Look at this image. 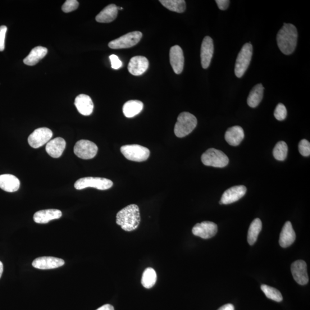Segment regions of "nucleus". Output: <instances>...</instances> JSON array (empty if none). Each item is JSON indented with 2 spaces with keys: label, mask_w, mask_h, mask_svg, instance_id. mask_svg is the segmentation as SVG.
Returning <instances> with one entry per match:
<instances>
[{
  "label": "nucleus",
  "mask_w": 310,
  "mask_h": 310,
  "mask_svg": "<svg viewBox=\"0 0 310 310\" xmlns=\"http://www.w3.org/2000/svg\"><path fill=\"white\" fill-rule=\"evenodd\" d=\"M48 50L43 47H36L32 49L28 56L24 59V63L26 65L33 66L37 64L41 59L46 56Z\"/></svg>",
  "instance_id": "393cba45"
},
{
  "label": "nucleus",
  "mask_w": 310,
  "mask_h": 310,
  "mask_svg": "<svg viewBox=\"0 0 310 310\" xmlns=\"http://www.w3.org/2000/svg\"><path fill=\"white\" fill-rule=\"evenodd\" d=\"M218 310H235V307L234 305L231 304H226L223 305V306L219 308Z\"/></svg>",
  "instance_id": "58836bf2"
},
{
  "label": "nucleus",
  "mask_w": 310,
  "mask_h": 310,
  "mask_svg": "<svg viewBox=\"0 0 310 310\" xmlns=\"http://www.w3.org/2000/svg\"><path fill=\"white\" fill-rule=\"evenodd\" d=\"M143 103L138 100H130L123 106L122 112L126 117L132 118L143 111Z\"/></svg>",
  "instance_id": "a878e982"
},
{
  "label": "nucleus",
  "mask_w": 310,
  "mask_h": 310,
  "mask_svg": "<svg viewBox=\"0 0 310 310\" xmlns=\"http://www.w3.org/2000/svg\"><path fill=\"white\" fill-rule=\"evenodd\" d=\"M118 7L111 4L104 9L95 17V20L101 23H109L116 19L118 15Z\"/></svg>",
  "instance_id": "b1692460"
},
{
  "label": "nucleus",
  "mask_w": 310,
  "mask_h": 310,
  "mask_svg": "<svg viewBox=\"0 0 310 310\" xmlns=\"http://www.w3.org/2000/svg\"><path fill=\"white\" fill-rule=\"evenodd\" d=\"M7 27L5 25L0 27V51H3L5 48V39Z\"/></svg>",
  "instance_id": "c9c22d12"
},
{
  "label": "nucleus",
  "mask_w": 310,
  "mask_h": 310,
  "mask_svg": "<svg viewBox=\"0 0 310 310\" xmlns=\"http://www.w3.org/2000/svg\"><path fill=\"white\" fill-rule=\"evenodd\" d=\"M141 221L139 208L136 204L129 205L121 210L116 216V223L127 231H133L138 227Z\"/></svg>",
  "instance_id": "f03ea898"
},
{
  "label": "nucleus",
  "mask_w": 310,
  "mask_h": 310,
  "mask_svg": "<svg viewBox=\"0 0 310 310\" xmlns=\"http://www.w3.org/2000/svg\"><path fill=\"white\" fill-rule=\"evenodd\" d=\"M62 213L57 209L43 210L35 213L34 220L38 223H47L49 221L60 218Z\"/></svg>",
  "instance_id": "412c9836"
},
{
  "label": "nucleus",
  "mask_w": 310,
  "mask_h": 310,
  "mask_svg": "<svg viewBox=\"0 0 310 310\" xmlns=\"http://www.w3.org/2000/svg\"><path fill=\"white\" fill-rule=\"evenodd\" d=\"M53 133L47 127L36 129L29 137L28 141L31 147L38 148L47 144L53 138Z\"/></svg>",
  "instance_id": "9d476101"
},
{
  "label": "nucleus",
  "mask_w": 310,
  "mask_h": 310,
  "mask_svg": "<svg viewBox=\"0 0 310 310\" xmlns=\"http://www.w3.org/2000/svg\"><path fill=\"white\" fill-rule=\"evenodd\" d=\"M214 53V43L213 39L210 36H206L203 39L201 49H200V59L201 65L204 69H206L212 61Z\"/></svg>",
  "instance_id": "2eb2a0df"
},
{
  "label": "nucleus",
  "mask_w": 310,
  "mask_h": 310,
  "mask_svg": "<svg viewBox=\"0 0 310 310\" xmlns=\"http://www.w3.org/2000/svg\"><path fill=\"white\" fill-rule=\"evenodd\" d=\"M218 227L215 223L204 221L197 223L193 228V234L203 239H209L216 236Z\"/></svg>",
  "instance_id": "9b49d317"
},
{
  "label": "nucleus",
  "mask_w": 310,
  "mask_h": 310,
  "mask_svg": "<svg viewBox=\"0 0 310 310\" xmlns=\"http://www.w3.org/2000/svg\"><path fill=\"white\" fill-rule=\"evenodd\" d=\"M170 60L173 70L176 74H181L184 67L185 58L183 50L176 45L170 49Z\"/></svg>",
  "instance_id": "4468645a"
},
{
  "label": "nucleus",
  "mask_w": 310,
  "mask_h": 310,
  "mask_svg": "<svg viewBox=\"0 0 310 310\" xmlns=\"http://www.w3.org/2000/svg\"><path fill=\"white\" fill-rule=\"evenodd\" d=\"M299 151L302 156L307 157L310 155V143L307 140L303 139L298 145Z\"/></svg>",
  "instance_id": "f704fd0d"
},
{
  "label": "nucleus",
  "mask_w": 310,
  "mask_h": 310,
  "mask_svg": "<svg viewBox=\"0 0 310 310\" xmlns=\"http://www.w3.org/2000/svg\"><path fill=\"white\" fill-rule=\"evenodd\" d=\"M66 141L62 138H57L50 140L45 147V150L50 157L54 158H59L65 149Z\"/></svg>",
  "instance_id": "aec40b11"
},
{
  "label": "nucleus",
  "mask_w": 310,
  "mask_h": 310,
  "mask_svg": "<svg viewBox=\"0 0 310 310\" xmlns=\"http://www.w3.org/2000/svg\"><path fill=\"white\" fill-rule=\"evenodd\" d=\"M97 310H115L114 307L111 304H105L102 307H99Z\"/></svg>",
  "instance_id": "ea45409f"
},
{
  "label": "nucleus",
  "mask_w": 310,
  "mask_h": 310,
  "mask_svg": "<svg viewBox=\"0 0 310 310\" xmlns=\"http://www.w3.org/2000/svg\"><path fill=\"white\" fill-rule=\"evenodd\" d=\"M264 88L262 84L254 86L250 91L247 99V103L250 108L257 107L263 98Z\"/></svg>",
  "instance_id": "bb28decb"
},
{
  "label": "nucleus",
  "mask_w": 310,
  "mask_h": 310,
  "mask_svg": "<svg viewBox=\"0 0 310 310\" xmlns=\"http://www.w3.org/2000/svg\"><path fill=\"white\" fill-rule=\"evenodd\" d=\"M79 6V3L76 0H67L63 4L62 10L65 13H69L76 10Z\"/></svg>",
  "instance_id": "72a5a7b5"
},
{
  "label": "nucleus",
  "mask_w": 310,
  "mask_h": 310,
  "mask_svg": "<svg viewBox=\"0 0 310 310\" xmlns=\"http://www.w3.org/2000/svg\"><path fill=\"white\" fill-rule=\"evenodd\" d=\"M74 152L76 157L88 160L96 156L98 147L96 144L91 141L81 140L75 144Z\"/></svg>",
  "instance_id": "1a4fd4ad"
},
{
  "label": "nucleus",
  "mask_w": 310,
  "mask_h": 310,
  "mask_svg": "<svg viewBox=\"0 0 310 310\" xmlns=\"http://www.w3.org/2000/svg\"><path fill=\"white\" fill-rule=\"evenodd\" d=\"M246 193H247V188L244 186L231 187L223 193L220 204H229L237 202L242 198Z\"/></svg>",
  "instance_id": "f8f14e48"
},
{
  "label": "nucleus",
  "mask_w": 310,
  "mask_h": 310,
  "mask_svg": "<svg viewBox=\"0 0 310 310\" xmlns=\"http://www.w3.org/2000/svg\"><path fill=\"white\" fill-rule=\"evenodd\" d=\"M109 59H110L112 67L113 69H119L122 67V63L116 55H112V56L109 57Z\"/></svg>",
  "instance_id": "e433bc0d"
},
{
  "label": "nucleus",
  "mask_w": 310,
  "mask_h": 310,
  "mask_svg": "<svg viewBox=\"0 0 310 310\" xmlns=\"http://www.w3.org/2000/svg\"><path fill=\"white\" fill-rule=\"evenodd\" d=\"M262 229V222L259 218L254 220L250 224L248 232V242L253 245L258 238L259 235Z\"/></svg>",
  "instance_id": "cd10ccee"
},
{
  "label": "nucleus",
  "mask_w": 310,
  "mask_h": 310,
  "mask_svg": "<svg viewBox=\"0 0 310 310\" xmlns=\"http://www.w3.org/2000/svg\"><path fill=\"white\" fill-rule=\"evenodd\" d=\"M287 153H288V146L285 141H280L278 142L273 150V157L277 161H285Z\"/></svg>",
  "instance_id": "7c9ffc66"
},
{
  "label": "nucleus",
  "mask_w": 310,
  "mask_h": 310,
  "mask_svg": "<svg viewBox=\"0 0 310 310\" xmlns=\"http://www.w3.org/2000/svg\"><path fill=\"white\" fill-rule=\"evenodd\" d=\"M142 36L143 34L140 31L131 32L112 40L108 46L112 49L129 48L139 43Z\"/></svg>",
  "instance_id": "6e6552de"
},
{
  "label": "nucleus",
  "mask_w": 310,
  "mask_h": 310,
  "mask_svg": "<svg viewBox=\"0 0 310 310\" xmlns=\"http://www.w3.org/2000/svg\"><path fill=\"white\" fill-rule=\"evenodd\" d=\"M244 132L240 126H234L229 127L225 134V139L227 143L231 146H238L244 139Z\"/></svg>",
  "instance_id": "5701e85b"
},
{
  "label": "nucleus",
  "mask_w": 310,
  "mask_h": 310,
  "mask_svg": "<svg viewBox=\"0 0 310 310\" xmlns=\"http://www.w3.org/2000/svg\"><path fill=\"white\" fill-rule=\"evenodd\" d=\"M253 56V46L251 43H246L238 54L235 64V72L237 77H242L251 62Z\"/></svg>",
  "instance_id": "20e7f679"
},
{
  "label": "nucleus",
  "mask_w": 310,
  "mask_h": 310,
  "mask_svg": "<svg viewBox=\"0 0 310 310\" xmlns=\"http://www.w3.org/2000/svg\"><path fill=\"white\" fill-rule=\"evenodd\" d=\"M298 34L295 25L284 23L277 35V43L280 51L285 55L293 53L298 42Z\"/></svg>",
  "instance_id": "f257e3e1"
},
{
  "label": "nucleus",
  "mask_w": 310,
  "mask_h": 310,
  "mask_svg": "<svg viewBox=\"0 0 310 310\" xmlns=\"http://www.w3.org/2000/svg\"><path fill=\"white\" fill-rule=\"evenodd\" d=\"M149 67V62L147 58L142 56L132 58L127 66V69L131 74L139 76L144 74Z\"/></svg>",
  "instance_id": "f3484780"
},
{
  "label": "nucleus",
  "mask_w": 310,
  "mask_h": 310,
  "mask_svg": "<svg viewBox=\"0 0 310 310\" xmlns=\"http://www.w3.org/2000/svg\"><path fill=\"white\" fill-rule=\"evenodd\" d=\"M295 239V232L291 222L290 221L286 222L280 232V245L282 248L289 247L294 243Z\"/></svg>",
  "instance_id": "6ab92c4d"
},
{
  "label": "nucleus",
  "mask_w": 310,
  "mask_h": 310,
  "mask_svg": "<svg viewBox=\"0 0 310 310\" xmlns=\"http://www.w3.org/2000/svg\"><path fill=\"white\" fill-rule=\"evenodd\" d=\"M203 165L217 168L226 167L229 164V158L220 150L210 148L201 157Z\"/></svg>",
  "instance_id": "39448f33"
},
{
  "label": "nucleus",
  "mask_w": 310,
  "mask_h": 310,
  "mask_svg": "<svg viewBox=\"0 0 310 310\" xmlns=\"http://www.w3.org/2000/svg\"><path fill=\"white\" fill-rule=\"evenodd\" d=\"M261 289L268 298L277 302H280L282 300V295L279 290L266 285H262Z\"/></svg>",
  "instance_id": "2f4dec72"
},
{
  "label": "nucleus",
  "mask_w": 310,
  "mask_h": 310,
  "mask_svg": "<svg viewBox=\"0 0 310 310\" xmlns=\"http://www.w3.org/2000/svg\"><path fill=\"white\" fill-rule=\"evenodd\" d=\"M197 125V119L189 112H182L177 118L174 133L177 138H182L189 135Z\"/></svg>",
  "instance_id": "7ed1b4c3"
},
{
  "label": "nucleus",
  "mask_w": 310,
  "mask_h": 310,
  "mask_svg": "<svg viewBox=\"0 0 310 310\" xmlns=\"http://www.w3.org/2000/svg\"><path fill=\"white\" fill-rule=\"evenodd\" d=\"M3 273V264L0 262V278L2 277Z\"/></svg>",
  "instance_id": "a19ab883"
},
{
  "label": "nucleus",
  "mask_w": 310,
  "mask_h": 310,
  "mask_svg": "<svg viewBox=\"0 0 310 310\" xmlns=\"http://www.w3.org/2000/svg\"><path fill=\"white\" fill-rule=\"evenodd\" d=\"M216 3H217L219 9L222 11L227 10L230 4V1H229V0H217Z\"/></svg>",
  "instance_id": "4c0bfd02"
},
{
  "label": "nucleus",
  "mask_w": 310,
  "mask_h": 310,
  "mask_svg": "<svg viewBox=\"0 0 310 310\" xmlns=\"http://www.w3.org/2000/svg\"><path fill=\"white\" fill-rule=\"evenodd\" d=\"M159 2L168 10L173 12L183 13L186 10V4L184 0H161Z\"/></svg>",
  "instance_id": "c85d7f7f"
},
{
  "label": "nucleus",
  "mask_w": 310,
  "mask_h": 310,
  "mask_svg": "<svg viewBox=\"0 0 310 310\" xmlns=\"http://www.w3.org/2000/svg\"><path fill=\"white\" fill-rule=\"evenodd\" d=\"M113 185L111 180L98 177H85L77 180L74 187L76 190H83L88 188H93L100 190L111 189Z\"/></svg>",
  "instance_id": "0eeeda50"
},
{
  "label": "nucleus",
  "mask_w": 310,
  "mask_h": 310,
  "mask_svg": "<svg viewBox=\"0 0 310 310\" xmlns=\"http://www.w3.org/2000/svg\"><path fill=\"white\" fill-rule=\"evenodd\" d=\"M20 182L14 175L4 174L0 175V188L9 193L15 192L19 189Z\"/></svg>",
  "instance_id": "4be33fe9"
},
{
  "label": "nucleus",
  "mask_w": 310,
  "mask_h": 310,
  "mask_svg": "<svg viewBox=\"0 0 310 310\" xmlns=\"http://www.w3.org/2000/svg\"><path fill=\"white\" fill-rule=\"evenodd\" d=\"M75 106L77 111L84 116L92 115L94 109L92 99L88 95L80 94L75 99Z\"/></svg>",
  "instance_id": "a211bd4d"
},
{
  "label": "nucleus",
  "mask_w": 310,
  "mask_h": 310,
  "mask_svg": "<svg viewBox=\"0 0 310 310\" xmlns=\"http://www.w3.org/2000/svg\"><path fill=\"white\" fill-rule=\"evenodd\" d=\"M123 155L131 161L141 162L147 161L150 155L149 150L138 144L125 145L121 147Z\"/></svg>",
  "instance_id": "423d86ee"
},
{
  "label": "nucleus",
  "mask_w": 310,
  "mask_h": 310,
  "mask_svg": "<svg viewBox=\"0 0 310 310\" xmlns=\"http://www.w3.org/2000/svg\"><path fill=\"white\" fill-rule=\"evenodd\" d=\"M287 115V111L283 104L280 103L277 105L274 111V116L277 120L283 121Z\"/></svg>",
  "instance_id": "473e14b6"
},
{
  "label": "nucleus",
  "mask_w": 310,
  "mask_h": 310,
  "mask_svg": "<svg viewBox=\"0 0 310 310\" xmlns=\"http://www.w3.org/2000/svg\"><path fill=\"white\" fill-rule=\"evenodd\" d=\"M157 275L156 271L152 268H148L144 271L141 284L146 289H150L156 283Z\"/></svg>",
  "instance_id": "c756f323"
},
{
  "label": "nucleus",
  "mask_w": 310,
  "mask_h": 310,
  "mask_svg": "<svg viewBox=\"0 0 310 310\" xmlns=\"http://www.w3.org/2000/svg\"><path fill=\"white\" fill-rule=\"evenodd\" d=\"M291 270L294 280L300 285H305L309 281L307 264L303 261H297L292 264Z\"/></svg>",
  "instance_id": "ddd939ff"
},
{
  "label": "nucleus",
  "mask_w": 310,
  "mask_h": 310,
  "mask_svg": "<svg viewBox=\"0 0 310 310\" xmlns=\"http://www.w3.org/2000/svg\"><path fill=\"white\" fill-rule=\"evenodd\" d=\"M65 264L63 260L54 257H40L33 262V266L40 270H51L63 266Z\"/></svg>",
  "instance_id": "dca6fc26"
}]
</instances>
